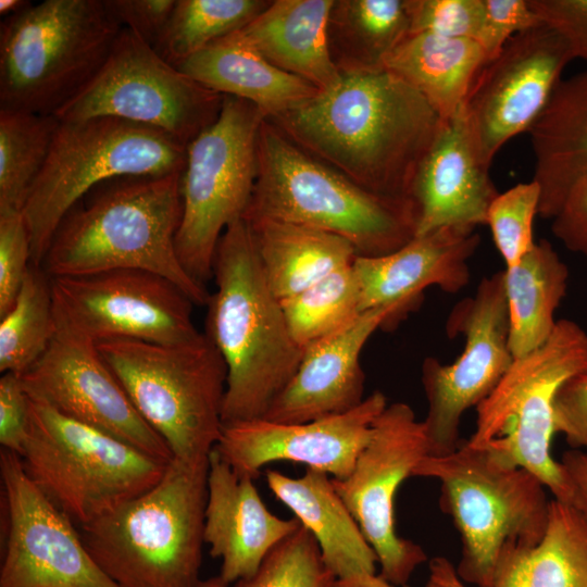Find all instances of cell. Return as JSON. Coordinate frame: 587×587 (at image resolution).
I'll return each mask as SVG.
<instances>
[{
    "instance_id": "cell-1",
    "label": "cell",
    "mask_w": 587,
    "mask_h": 587,
    "mask_svg": "<svg viewBox=\"0 0 587 587\" xmlns=\"http://www.w3.org/2000/svg\"><path fill=\"white\" fill-rule=\"evenodd\" d=\"M339 70L332 87L268 120L362 188L412 200L414 177L441 118L420 92L384 67Z\"/></svg>"
},
{
    "instance_id": "cell-2",
    "label": "cell",
    "mask_w": 587,
    "mask_h": 587,
    "mask_svg": "<svg viewBox=\"0 0 587 587\" xmlns=\"http://www.w3.org/2000/svg\"><path fill=\"white\" fill-rule=\"evenodd\" d=\"M182 173L122 177L92 189L60 223L40 267L50 278L147 271L174 283L195 305H207L209 290L176 252Z\"/></svg>"
},
{
    "instance_id": "cell-3",
    "label": "cell",
    "mask_w": 587,
    "mask_h": 587,
    "mask_svg": "<svg viewBox=\"0 0 587 587\" xmlns=\"http://www.w3.org/2000/svg\"><path fill=\"white\" fill-rule=\"evenodd\" d=\"M213 278L204 333L227 366L223 424L262 419L295 375L303 348L265 278L245 218L223 233Z\"/></svg>"
},
{
    "instance_id": "cell-4",
    "label": "cell",
    "mask_w": 587,
    "mask_h": 587,
    "mask_svg": "<svg viewBox=\"0 0 587 587\" xmlns=\"http://www.w3.org/2000/svg\"><path fill=\"white\" fill-rule=\"evenodd\" d=\"M243 218L326 230L347 239L358 257L390 253L416 235L412 200L362 188L303 150L268 118L260 128L255 184Z\"/></svg>"
},
{
    "instance_id": "cell-5",
    "label": "cell",
    "mask_w": 587,
    "mask_h": 587,
    "mask_svg": "<svg viewBox=\"0 0 587 587\" xmlns=\"http://www.w3.org/2000/svg\"><path fill=\"white\" fill-rule=\"evenodd\" d=\"M435 478L439 507L461 539L458 577L489 587L513 554L535 547L544 537L551 500L546 486L529 471L504 462L490 449L458 448L440 457L426 455L412 477Z\"/></svg>"
},
{
    "instance_id": "cell-6",
    "label": "cell",
    "mask_w": 587,
    "mask_h": 587,
    "mask_svg": "<svg viewBox=\"0 0 587 587\" xmlns=\"http://www.w3.org/2000/svg\"><path fill=\"white\" fill-rule=\"evenodd\" d=\"M209 461L172 459L161 479L90 524L80 536L121 587H197Z\"/></svg>"
},
{
    "instance_id": "cell-7",
    "label": "cell",
    "mask_w": 587,
    "mask_h": 587,
    "mask_svg": "<svg viewBox=\"0 0 587 587\" xmlns=\"http://www.w3.org/2000/svg\"><path fill=\"white\" fill-rule=\"evenodd\" d=\"M123 27L104 0H45L0 25V109L54 115L98 74Z\"/></svg>"
},
{
    "instance_id": "cell-8",
    "label": "cell",
    "mask_w": 587,
    "mask_h": 587,
    "mask_svg": "<svg viewBox=\"0 0 587 587\" xmlns=\"http://www.w3.org/2000/svg\"><path fill=\"white\" fill-rule=\"evenodd\" d=\"M133 404L174 459L209 461L222 427L227 366L203 332L175 345L115 339L97 345Z\"/></svg>"
},
{
    "instance_id": "cell-9",
    "label": "cell",
    "mask_w": 587,
    "mask_h": 587,
    "mask_svg": "<svg viewBox=\"0 0 587 587\" xmlns=\"http://www.w3.org/2000/svg\"><path fill=\"white\" fill-rule=\"evenodd\" d=\"M187 146L130 121L101 116L60 121L47 162L22 210L40 266L62 220L92 189L122 177L180 173Z\"/></svg>"
},
{
    "instance_id": "cell-10",
    "label": "cell",
    "mask_w": 587,
    "mask_h": 587,
    "mask_svg": "<svg viewBox=\"0 0 587 587\" xmlns=\"http://www.w3.org/2000/svg\"><path fill=\"white\" fill-rule=\"evenodd\" d=\"M583 374H587V333L576 322L560 319L551 336L515 358L476 407L475 429L466 442L529 471L553 499L572 504L567 479L550 447L557 394L564 383Z\"/></svg>"
},
{
    "instance_id": "cell-11",
    "label": "cell",
    "mask_w": 587,
    "mask_h": 587,
    "mask_svg": "<svg viewBox=\"0 0 587 587\" xmlns=\"http://www.w3.org/2000/svg\"><path fill=\"white\" fill-rule=\"evenodd\" d=\"M23 467L79 527L153 487L168 462L29 398Z\"/></svg>"
},
{
    "instance_id": "cell-12",
    "label": "cell",
    "mask_w": 587,
    "mask_h": 587,
    "mask_svg": "<svg viewBox=\"0 0 587 587\" xmlns=\"http://www.w3.org/2000/svg\"><path fill=\"white\" fill-rule=\"evenodd\" d=\"M266 115L249 101L223 96L215 121L187 146L183 211L175 237L185 271L207 287L225 229L243 218L257 177L258 137Z\"/></svg>"
},
{
    "instance_id": "cell-13",
    "label": "cell",
    "mask_w": 587,
    "mask_h": 587,
    "mask_svg": "<svg viewBox=\"0 0 587 587\" xmlns=\"http://www.w3.org/2000/svg\"><path fill=\"white\" fill-rule=\"evenodd\" d=\"M223 95L176 66L127 28L90 83L54 116L62 122L117 117L160 129L184 145L217 117Z\"/></svg>"
},
{
    "instance_id": "cell-14",
    "label": "cell",
    "mask_w": 587,
    "mask_h": 587,
    "mask_svg": "<svg viewBox=\"0 0 587 587\" xmlns=\"http://www.w3.org/2000/svg\"><path fill=\"white\" fill-rule=\"evenodd\" d=\"M50 280L55 335L96 346L115 339L175 345L201 333L192 300L158 274L115 270Z\"/></svg>"
},
{
    "instance_id": "cell-15",
    "label": "cell",
    "mask_w": 587,
    "mask_h": 587,
    "mask_svg": "<svg viewBox=\"0 0 587 587\" xmlns=\"http://www.w3.org/2000/svg\"><path fill=\"white\" fill-rule=\"evenodd\" d=\"M446 333L450 338L463 335L462 353L451 364L428 357L421 369L428 404L423 424L428 455L433 457L458 448L463 414L491 392L514 360L509 346L503 271L484 277L473 296L452 308Z\"/></svg>"
},
{
    "instance_id": "cell-16",
    "label": "cell",
    "mask_w": 587,
    "mask_h": 587,
    "mask_svg": "<svg viewBox=\"0 0 587 587\" xmlns=\"http://www.w3.org/2000/svg\"><path fill=\"white\" fill-rule=\"evenodd\" d=\"M428 455L423 421L404 402L387 404L373 424L372 435L360 452L351 474L333 484L379 564V576L407 587L411 575L427 560L424 549L396 533L395 496Z\"/></svg>"
},
{
    "instance_id": "cell-17",
    "label": "cell",
    "mask_w": 587,
    "mask_h": 587,
    "mask_svg": "<svg viewBox=\"0 0 587 587\" xmlns=\"http://www.w3.org/2000/svg\"><path fill=\"white\" fill-rule=\"evenodd\" d=\"M8 535L0 587H121L97 564L74 522L26 474L18 454L1 449Z\"/></svg>"
},
{
    "instance_id": "cell-18",
    "label": "cell",
    "mask_w": 587,
    "mask_h": 587,
    "mask_svg": "<svg viewBox=\"0 0 587 587\" xmlns=\"http://www.w3.org/2000/svg\"><path fill=\"white\" fill-rule=\"evenodd\" d=\"M572 60L564 39L542 24L515 35L483 66L463 110L478 153L488 166L511 138L528 133Z\"/></svg>"
},
{
    "instance_id": "cell-19",
    "label": "cell",
    "mask_w": 587,
    "mask_h": 587,
    "mask_svg": "<svg viewBox=\"0 0 587 587\" xmlns=\"http://www.w3.org/2000/svg\"><path fill=\"white\" fill-rule=\"evenodd\" d=\"M20 376L30 399L153 458L165 462L173 459L96 345L55 335L40 359Z\"/></svg>"
},
{
    "instance_id": "cell-20",
    "label": "cell",
    "mask_w": 587,
    "mask_h": 587,
    "mask_svg": "<svg viewBox=\"0 0 587 587\" xmlns=\"http://www.w3.org/2000/svg\"><path fill=\"white\" fill-rule=\"evenodd\" d=\"M387 404L385 395L374 391L346 413L311 422L285 424L262 417L223 424L215 448L238 475L252 479L277 461L303 463L345 479Z\"/></svg>"
},
{
    "instance_id": "cell-21",
    "label": "cell",
    "mask_w": 587,
    "mask_h": 587,
    "mask_svg": "<svg viewBox=\"0 0 587 587\" xmlns=\"http://www.w3.org/2000/svg\"><path fill=\"white\" fill-rule=\"evenodd\" d=\"M479 241L476 228L448 226L415 236L390 253L357 257L362 311L390 308L401 322L422 303L426 288L459 292L470 283L469 260Z\"/></svg>"
},
{
    "instance_id": "cell-22",
    "label": "cell",
    "mask_w": 587,
    "mask_h": 587,
    "mask_svg": "<svg viewBox=\"0 0 587 587\" xmlns=\"http://www.w3.org/2000/svg\"><path fill=\"white\" fill-rule=\"evenodd\" d=\"M399 323L390 308L367 310L345 329L304 348L295 375L263 419L305 423L358 407L365 399L361 352L376 330Z\"/></svg>"
},
{
    "instance_id": "cell-23",
    "label": "cell",
    "mask_w": 587,
    "mask_h": 587,
    "mask_svg": "<svg viewBox=\"0 0 587 587\" xmlns=\"http://www.w3.org/2000/svg\"><path fill=\"white\" fill-rule=\"evenodd\" d=\"M254 479L238 475L214 447L209 455L203 540L221 560L220 577L233 585L253 575L300 521L282 519L264 504Z\"/></svg>"
},
{
    "instance_id": "cell-24",
    "label": "cell",
    "mask_w": 587,
    "mask_h": 587,
    "mask_svg": "<svg viewBox=\"0 0 587 587\" xmlns=\"http://www.w3.org/2000/svg\"><path fill=\"white\" fill-rule=\"evenodd\" d=\"M489 167L478 153L463 108L442 121L412 185L415 236L448 226L485 225L488 208L499 193Z\"/></svg>"
},
{
    "instance_id": "cell-25",
    "label": "cell",
    "mask_w": 587,
    "mask_h": 587,
    "mask_svg": "<svg viewBox=\"0 0 587 587\" xmlns=\"http://www.w3.org/2000/svg\"><path fill=\"white\" fill-rule=\"evenodd\" d=\"M335 0H276L241 29L230 34L274 66L319 90L338 79L329 41Z\"/></svg>"
},
{
    "instance_id": "cell-26",
    "label": "cell",
    "mask_w": 587,
    "mask_h": 587,
    "mask_svg": "<svg viewBox=\"0 0 587 587\" xmlns=\"http://www.w3.org/2000/svg\"><path fill=\"white\" fill-rule=\"evenodd\" d=\"M265 476L273 495L312 534L336 579L376 574L377 557L328 474L307 467L298 478L275 470Z\"/></svg>"
},
{
    "instance_id": "cell-27",
    "label": "cell",
    "mask_w": 587,
    "mask_h": 587,
    "mask_svg": "<svg viewBox=\"0 0 587 587\" xmlns=\"http://www.w3.org/2000/svg\"><path fill=\"white\" fill-rule=\"evenodd\" d=\"M528 134L538 215L552 220L570 188L587 176V71L560 82Z\"/></svg>"
},
{
    "instance_id": "cell-28",
    "label": "cell",
    "mask_w": 587,
    "mask_h": 587,
    "mask_svg": "<svg viewBox=\"0 0 587 587\" xmlns=\"http://www.w3.org/2000/svg\"><path fill=\"white\" fill-rule=\"evenodd\" d=\"M177 68L214 92L251 102L267 118L282 115L320 91L274 66L232 35L189 57Z\"/></svg>"
},
{
    "instance_id": "cell-29",
    "label": "cell",
    "mask_w": 587,
    "mask_h": 587,
    "mask_svg": "<svg viewBox=\"0 0 587 587\" xmlns=\"http://www.w3.org/2000/svg\"><path fill=\"white\" fill-rule=\"evenodd\" d=\"M448 587H464L445 558L429 563ZM489 587H587V520L572 504L552 499L547 528L533 548L510 557Z\"/></svg>"
},
{
    "instance_id": "cell-30",
    "label": "cell",
    "mask_w": 587,
    "mask_h": 587,
    "mask_svg": "<svg viewBox=\"0 0 587 587\" xmlns=\"http://www.w3.org/2000/svg\"><path fill=\"white\" fill-rule=\"evenodd\" d=\"M246 221L265 278L280 301L352 266L358 257L347 239L326 230L271 218Z\"/></svg>"
},
{
    "instance_id": "cell-31",
    "label": "cell",
    "mask_w": 587,
    "mask_h": 587,
    "mask_svg": "<svg viewBox=\"0 0 587 587\" xmlns=\"http://www.w3.org/2000/svg\"><path fill=\"white\" fill-rule=\"evenodd\" d=\"M486 63L483 49L473 39L416 33L394 49L383 67L420 92L441 121H447L463 108Z\"/></svg>"
},
{
    "instance_id": "cell-32",
    "label": "cell",
    "mask_w": 587,
    "mask_h": 587,
    "mask_svg": "<svg viewBox=\"0 0 587 587\" xmlns=\"http://www.w3.org/2000/svg\"><path fill=\"white\" fill-rule=\"evenodd\" d=\"M567 279V266L545 239L535 242L519 264L504 268L509 346L514 359L537 349L551 336Z\"/></svg>"
},
{
    "instance_id": "cell-33",
    "label": "cell",
    "mask_w": 587,
    "mask_h": 587,
    "mask_svg": "<svg viewBox=\"0 0 587 587\" xmlns=\"http://www.w3.org/2000/svg\"><path fill=\"white\" fill-rule=\"evenodd\" d=\"M409 33L405 0H338L332 10L329 41L339 68H382Z\"/></svg>"
},
{
    "instance_id": "cell-34",
    "label": "cell",
    "mask_w": 587,
    "mask_h": 587,
    "mask_svg": "<svg viewBox=\"0 0 587 587\" xmlns=\"http://www.w3.org/2000/svg\"><path fill=\"white\" fill-rule=\"evenodd\" d=\"M59 124L54 115L0 109V212L23 210Z\"/></svg>"
},
{
    "instance_id": "cell-35",
    "label": "cell",
    "mask_w": 587,
    "mask_h": 587,
    "mask_svg": "<svg viewBox=\"0 0 587 587\" xmlns=\"http://www.w3.org/2000/svg\"><path fill=\"white\" fill-rule=\"evenodd\" d=\"M57 333L50 277L32 265L11 309L0 316V371L23 374Z\"/></svg>"
},
{
    "instance_id": "cell-36",
    "label": "cell",
    "mask_w": 587,
    "mask_h": 587,
    "mask_svg": "<svg viewBox=\"0 0 587 587\" xmlns=\"http://www.w3.org/2000/svg\"><path fill=\"white\" fill-rule=\"evenodd\" d=\"M268 3L263 0H176L153 49L177 67L195 53L245 27Z\"/></svg>"
},
{
    "instance_id": "cell-37",
    "label": "cell",
    "mask_w": 587,
    "mask_h": 587,
    "mask_svg": "<svg viewBox=\"0 0 587 587\" xmlns=\"http://www.w3.org/2000/svg\"><path fill=\"white\" fill-rule=\"evenodd\" d=\"M280 302L290 333L303 350L345 329L363 313L353 264Z\"/></svg>"
},
{
    "instance_id": "cell-38",
    "label": "cell",
    "mask_w": 587,
    "mask_h": 587,
    "mask_svg": "<svg viewBox=\"0 0 587 587\" xmlns=\"http://www.w3.org/2000/svg\"><path fill=\"white\" fill-rule=\"evenodd\" d=\"M335 582L316 540L301 525L266 555L253 575L230 587H334Z\"/></svg>"
},
{
    "instance_id": "cell-39",
    "label": "cell",
    "mask_w": 587,
    "mask_h": 587,
    "mask_svg": "<svg viewBox=\"0 0 587 587\" xmlns=\"http://www.w3.org/2000/svg\"><path fill=\"white\" fill-rule=\"evenodd\" d=\"M539 202L540 189L532 179L499 192L490 203L485 225L490 228L505 268L519 264L534 247L533 225Z\"/></svg>"
},
{
    "instance_id": "cell-40",
    "label": "cell",
    "mask_w": 587,
    "mask_h": 587,
    "mask_svg": "<svg viewBox=\"0 0 587 587\" xmlns=\"http://www.w3.org/2000/svg\"><path fill=\"white\" fill-rule=\"evenodd\" d=\"M410 33H429L477 42L480 32L483 0H405Z\"/></svg>"
},
{
    "instance_id": "cell-41",
    "label": "cell",
    "mask_w": 587,
    "mask_h": 587,
    "mask_svg": "<svg viewBox=\"0 0 587 587\" xmlns=\"http://www.w3.org/2000/svg\"><path fill=\"white\" fill-rule=\"evenodd\" d=\"M32 265L30 237L22 211L0 212V316L13 305Z\"/></svg>"
},
{
    "instance_id": "cell-42",
    "label": "cell",
    "mask_w": 587,
    "mask_h": 587,
    "mask_svg": "<svg viewBox=\"0 0 587 587\" xmlns=\"http://www.w3.org/2000/svg\"><path fill=\"white\" fill-rule=\"evenodd\" d=\"M484 15L477 43L487 62L496 58L515 35L544 23L528 0H483Z\"/></svg>"
},
{
    "instance_id": "cell-43",
    "label": "cell",
    "mask_w": 587,
    "mask_h": 587,
    "mask_svg": "<svg viewBox=\"0 0 587 587\" xmlns=\"http://www.w3.org/2000/svg\"><path fill=\"white\" fill-rule=\"evenodd\" d=\"M541 22L565 41L574 59L587 61V0H528Z\"/></svg>"
},
{
    "instance_id": "cell-44",
    "label": "cell",
    "mask_w": 587,
    "mask_h": 587,
    "mask_svg": "<svg viewBox=\"0 0 587 587\" xmlns=\"http://www.w3.org/2000/svg\"><path fill=\"white\" fill-rule=\"evenodd\" d=\"M29 397L21 376L3 373L0 378V445L22 454L28 432Z\"/></svg>"
},
{
    "instance_id": "cell-45",
    "label": "cell",
    "mask_w": 587,
    "mask_h": 587,
    "mask_svg": "<svg viewBox=\"0 0 587 587\" xmlns=\"http://www.w3.org/2000/svg\"><path fill=\"white\" fill-rule=\"evenodd\" d=\"M104 3L123 28L153 48L166 27L176 0H104Z\"/></svg>"
},
{
    "instance_id": "cell-46",
    "label": "cell",
    "mask_w": 587,
    "mask_h": 587,
    "mask_svg": "<svg viewBox=\"0 0 587 587\" xmlns=\"http://www.w3.org/2000/svg\"><path fill=\"white\" fill-rule=\"evenodd\" d=\"M554 426L572 449H587V374L569 379L559 389Z\"/></svg>"
},
{
    "instance_id": "cell-47",
    "label": "cell",
    "mask_w": 587,
    "mask_h": 587,
    "mask_svg": "<svg viewBox=\"0 0 587 587\" xmlns=\"http://www.w3.org/2000/svg\"><path fill=\"white\" fill-rule=\"evenodd\" d=\"M551 230L570 251L587 257V176L567 191Z\"/></svg>"
},
{
    "instance_id": "cell-48",
    "label": "cell",
    "mask_w": 587,
    "mask_h": 587,
    "mask_svg": "<svg viewBox=\"0 0 587 587\" xmlns=\"http://www.w3.org/2000/svg\"><path fill=\"white\" fill-rule=\"evenodd\" d=\"M559 462L571 488L572 505L587 520V452L567 450Z\"/></svg>"
},
{
    "instance_id": "cell-49",
    "label": "cell",
    "mask_w": 587,
    "mask_h": 587,
    "mask_svg": "<svg viewBox=\"0 0 587 587\" xmlns=\"http://www.w3.org/2000/svg\"><path fill=\"white\" fill-rule=\"evenodd\" d=\"M334 587H395L378 574H362L344 579H336ZM425 587H448L435 573L430 572Z\"/></svg>"
},
{
    "instance_id": "cell-50",
    "label": "cell",
    "mask_w": 587,
    "mask_h": 587,
    "mask_svg": "<svg viewBox=\"0 0 587 587\" xmlns=\"http://www.w3.org/2000/svg\"><path fill=\"white\" fill-rule=\"evenodd\" d=\"M32 4V2L26 0H1L0 14L8 17L27 9Z\"/></svg>"
},
{
    "instance_id": "cell-51",
    "label": "cell",
    "mask_w": 587,
    "mask_h": 587,
    "mask_svg": "<svg viewBox=\"0 0 587 587\" xmlns=\"http://www.w3.org/2000/svg\"><path fill=\"white\" fill-rule=\"evenodd\" d=\"M197 587H230L227 583H225L220 575L210 577L205 580H201L200 584Z\"/></svg>"
}]
</instances>
